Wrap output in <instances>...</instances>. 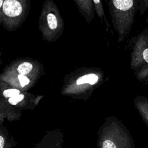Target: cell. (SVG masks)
Returning a JSON list of instances; mask_svg holds the SVG:
<instances>
[{
	"mask_svg": "<svg viewBox=\"0 0 148 148\" xmlns=\"http://www.w3.org/2000/svg\"><path fill=\"white\" fill-rule=\"evenodd\" d=\"M5 142H4V140H3V138L2 136H0V148H3V146H4V143Z\"/></svg>",
	"mask_w": 148,
	"mask_h": 148,
	"instance_id": "cell-14",
	"label": "cell"
},
{
	"mask_svg": "<svg viewBox=\"0 0 148 148\" xmlns=\"http://www.w3.org/2000/svg\"><path fill=\"white\" fill-rule=\"evenodd\" d=\"M39 29L43 40H58L64 30V20L53 0H45L39 18Z\"/></svg>",
	"mask_w": 148,
	"mask_h": 148,
	"instance_id": "cell-4",
	"label": "cell"
},
{
	"mask_svg": "<svg viewBox=\"0 0 148 148\" xmlns=\"http://www.w3.org/2000/svg\"><path fill=\"white\" fill-rule=\"evenodd\" d=\"M109 13L113 28L121 42L129 34L134 23L138 6L136 0H107Z\"/></svg>",
	"mask_w": 148,
	"mask_h": 148,
	"instance_id": "cell-2",
	"label": "cell"
},
{
	"mask_svg": "<svg viewBox=\"0 0 148 148\" xmlns=\"http://www.w3.org/2000/svg\"><path fill=\"white\" fill-rule=\"evenodd\" d=\"M104 73L97 67H82L65 76L67 89L89 88L99 84L103 79Z\"/></svg>",
	"mask_w": 148,
	"mask_h": 148,
	"instance_id": "cell-6",
	"label": "cell"
},
{
	"mask_svg": "<svg viewBox=\"0 0 148 148\" xmlns=\"http://www.w3.org/2000/svg\"><path fill=\"white\" fill-rule=\"evenodd\" d=\"M24 98V95L20 94L19 95H17L16 96H14V97L9 98L8 102L9 103L15 105L17 104L18 102H20V101H21L22 100H23Z\"/></svg>",
	"mask_w": 148,
	"mask_h": 148,
	"instance_id": "cell-12",
	"label": "cell"
},
{
	"mask_svg": "<svg viewBox=\"0 0 148 148\" xmlns=\"http://www.w3.org/2000/svg\"><path fill=\"white\" fill-rule=\"evenodd\" d=\"M135 104L143 121L148 127V97L138 95L135 98Z\"/></svg>",
	"mask_w": 148,
	"mask_h": 148,
	"instance_id": "cell-8",
	"label": "cell"
},
{
	"mask_svg": "<svg viewBox=\"0 0 148 148\" xmlns=\"http://www.w3.org/2000/svg\"><path fill=\"white\" fill-rule=\"evenodd\" d=\"M130 67L136 79L148 83V29L145 28L129 42Z\"/></svg>",
	"mask_w": 148,
	"mask_h": 148,
	"instance_id": "cell-3",
	"label": "cell"
},
{
	"mask_svg": "<svg viewBox=\"0 0 148 148\" xmlns=\"http://www.w3.org/2000/svg\"><path fill=\"white\" fill-rule=\"evenodd\" d=\"M103 148H117L116 145L110 140H106L102 145Z\"/></svg>",
	"mask_w": 148,
	"mask_h": 148,
	"instance_id": "cell-13",
	"label": "cell"
},
{
	"mask_svg": "<svg viewBox=\"0 0 148 148\" xmlns=\"http://www.w3.org/2000/svg\"><path fill=\"white\" fill-rule=\"evenodd\" d=\"M138 11L140 15H143L148 9V0H136Z\"/></svg>",
	"mask_w": 148,
	"mask_h": 148,
	"instance_id": "cell-11",
	"label": "cell"
},
{
	"mask_svg": "<svg viewBox=\"0 0 148 148\" xmlns=\"http://www.w3.org/2000/svg\"><path fill=\"white\" fill-rule=\"evenodd\" d=\"M30 0H5L0 9V24L8 31L20 27L28 16Z\"/></svg>",
	"mask_w": 148,
	"mask_h": 148,
	"instance_id": "cell-5",
	"label": "cell"
},
{
	"mask_svg": "<svg viewBox=\"0 0 148 148\" xmlns=\"http://www.w3.org/2000/svg\"><path fill=\"white\" fill-rule=\"evenodd\" d=\"M5 0H0V9L2 8Z\"/></svg>",
	"mask_w": 148,
	"mask_h": 148,
	"instance_id": "cell-15",
	"label": "cell"
},
{
	"mask_svg": "<svg viewBox=\"0 0 148 148\" xmlns=\"http://www.w3.org/2000/svg\"><path fill=\"white\" fill-rule=\"evenodd\" d=\"M20 94V91L19 89L16 88H5L2 91V94L5 98H10L11 97L16 96Z\"/></svg>",
	"mask_w": 148,
	"mask_h": 148,
	"instance_id": "cell-10",
	"label": "cell"
},
{
	"mask_svg": "<svg viewBox=\"0 0 148 148\" xmlns=\"http://www.w3.org/2000/svg\"><path fill=\"white\" fill-rule=\"evenodd\" d=\"M43 74V65L39 61L29 57L18 58L3 69L0 79L17 89L24 88L32 85Z\"/></svg>",
	"mask_w": 148,
	"mask_h": 148,
	"instance_id": "cell-1",
	"label": "cell"
},
{
	"mask_svg": "<svg viewBox=\"0 0 148 148\" xmlns=\"http://www.w3.org/2000/svg\"><path fill=\"white\" fill-rule=\"evenodd\" d=\"M77 6L79 12L84 17L87 23H90L95 16V5L94 0H73Z\"/></svg>",
	"mask_w": 148,
	"mask_h": 148,
	"instance_id": "cell-7",
	"label": "cell"
},
{
	"mask_svg": "<svg viewBox=\"0 0 148 148\" xmlns=\"http://www.w3.org/2000/svg\"><path fill=\"white\" fill-rule=\"evenodd\" d=\"M94 2L95 5V12L97 14V16L100 18L101 23L105 24V29L108 32L109 30H110V25L105 16L102 0H94Z\"/></svg>",
	"mask_w": 148,
	"mask_h": 148,
	"instance_id": "cell-9",
	"label": "cell"
},
{
	"mask_svg": "<svg viewBox=\"0 0 148 148\" xmlns=\"http://www.w3.org/2000/svg\"><path fill=\"white\" fill-rule=\"evenodd\" d=\"M146 28H147L148 29V14H147V18L146 19Z\"/></svg>",
	"mask_w": 148,
	"mask_h": 148,
	"instance_id": "cell-16",
	"label": "cell"
}]
</instances>
